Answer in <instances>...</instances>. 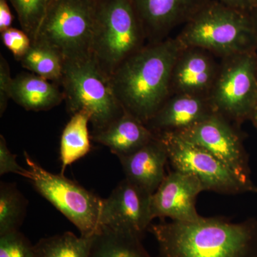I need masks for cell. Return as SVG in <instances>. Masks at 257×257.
Instances as JSON below:
<instances>
[{
  "mask_svg": "<svg viewBox=\"0 0 257 257\" xmlns=\"http://www.w3.org/2000/svg\"><path fill=\"white\" fill-rule=\"evenodd\" d=\"M178 39L148 43L111 74V87L121 105L145 125L171 95L174 65L183 49Z\"/></svg>",
  "mask_w": 257,
  "mask_h": 257,
  "instance_id": "obj_1",
  "label": "cell"
},
{
  "mask_svg": "<svg viewBox=\"0 0 257 257\" xmlns=\"http://www.w3.org/2000/svg\"><path fill=\"white\" fill-rule=\"evenodd\" d=\"M160 257H257V220L222 218L151 224Z\"/></svg>",
  "mask_w": 257,
  "mask_h": 257,
  "instance_id": "obj_2",
  "label": "cell"
},
{
  "mask_svg": "<svg viewBox=\"0 0 257 257\" xmlns=\"http://www.w3.org/2000/svg\"><path fill=\"white\" fill-rule=\"evenodd\" d=\"M184 47H197L221 59L255 52L257 30L250 13L210 0L177 37Z\"/></svg>",
  "mask_w": 257,
  "mask_h": 257,
  "instance_id": "obj_3",
  "label": "cell"
},
{
  "mask_svg": "<svg viewBox=\"0 0 257 257\" xmlns=\"http://www.w3.org/2000/svg\"><path fill=\"white\" fill-rule=\"evenodd\" d=\"M146 40L132 0H96L91 55L109 77Z\"/></svg>",
  "mask_w": 257,
  "mask_h": 257,
  "instance_id": "obj_4",
  "label": "cell"
},
{
  "mask_svg": "<svg viewBox=\"0 0 257 257\" xmlns=\"http://www.w3.org/2000/svg\"><path fill=\"white\" fill-rule=\"evenodd\" d=\"M60 84L69 113L72 115L82 109L90 113L92 134L104 130L124 114L111 87L110 77L92 55L64 61Z\"/></svg>",
  "mask_w": 257,
  "mask_h": 257,
  "instance_id": "obj_5",
  "label": "cell"
},
{
  "mask_svg": "<svg viewBox=\"0 0 257 257\" xmlns=\"http://www.w3.org/2000/svg\"><path fill=\"white\" fill-rule=\"evenodd\" d=\"M96 0H54L33 42L58 52L65 60L91 56Z\"/></svg>",
  "mask_w": 257,
  "mask_h": 257,
  "instance_id": "obj_6",
  "label": "cell"
},
{
  "mask_svg": "<svg viewBox=\"0 0 257 257\" xmlns=\"http://www.w3.org/2000/svg\"><path fill=\"white\" fill-rule=\"evenodd\" d=\"M29 179L45 198L79 229L81 236L90 237L100 229L103 199L64 177L45 170L24 152Z\"/></svg>",
  "mask_w": 257,
  "mask_h": 257,
  "instance_id": "obj_7",
  "label": "cell"
},
{
  "mask_svg": "<svg viewBox=\"0 0 257 257\" xmlns=\"http://www.w3.org/2000/svg\"><path fill=\"white\" fill-rule=\"evenodd\" d=\"M209 99L216 112L231 122L250 119L257 106V56L255 52L221 59Z\"/></svg>",
  "mask_w": 257,
  "mask_h": 257,
  "instance_id": "obj_8",
  "label": "cell"
},
{
  "mask_svg": "<svg viewBox=\"0 0 257 257\" xmlns=\"http://www.w3.org/2000/svg\"><path fill=\"white\" fill-rule=\"evenodd\" d=\"M157 135L165 143L174 170L197 177L205 190L224 194H257V186L253 182H244L228 166L202 147L186 141L175 133Z\"/></svg>",
  "mask_w": 257,
  "mask_h": 257,
  "instance_id": "obj_9",
  "label": "cell"
},
{
  "mask_svg": "<svg viewBox=\"0 0 257 257\" xmlns=\"http://www.w3.org/2000/svg\"><path fill=\"white\" fill-rule=\"evenodd\" d=\"M173 133L210 152L244 182H253L242 138L222 115L214 111L192 127Z\"/></svg>",
  "mask_w": 257,
  "mask_h": 257,
  "instance_id": "obj_10",
  "label": "cell"
},
{
  "mask_svg": "<svg viewBox=\"0 0 257 257\" xmlns=\"http://www.w3.org/2000/svg\"><path fill=\"white\" fill-rule=\"evenodd\" d=\"M152 195L126 179L121 181L110 195L103 199L101 226L143 239L154 219Z\"/></svg>",
  "mask_w": 257,
  "mask_h": 257,
  "instance_id": "obj_11",
  "label": "cell"
},
{
  "mask_svg": "<svg viewBox=\"0 0 257 257\" xmlns=\"http://www.w3.org/2000/svg\"><path fill=\"white\" fill-rule=\"evenodd\" d=\"M203 191L205 189L197 177L174 170L152 195V217H168L180 222L202 220L204 217L198 214L196 200Z\"/></svg>",
  "mask_w": 257,
  "mask_h": 257,
  "instance_id": "obj_12",
  "label": "cell"
},
{
  "mask_svg": "<svg viewBox=\"0 0 257 257\" xmlns=\"http://www.w3.org/2000/svg\"><path fill=\"white\" fill-rule=\"evenodd\" d=\"M210 0H132L149 43L162 41Z\"/></svg>",
  "mask_w": 257,
  "mask_h": 257,
  "instance_id": "obj_13",
  "label": "cell"
},
{
  "mask_svg": "<svg viewBox=\"0 0 257 257\" xmlns=\"http://www.w3.org/2000/svg\"><path fill=\"white\" fill-rule=\"evenodd\" d=\"M215 57L203 49L184 47L172 69L171 95L184 94L209 98L220 65Z\"/></svg>",
  "mask_w": 257,
  "mask_h": 257,
  "instance_id": "obj_14",
  "label": "cell"
},
{
  "mask_svg": "<svg viewBox=\"0 0 257 257\" xmlns=\"http://www.w3.org/2000/svg\"><path fill=\"white\" fill-rule=\"evenodd\" d=\"M214 111L208 97L172 94L146 126L155 135L178 133L192 127Z\"/></svg>",
  "mask_w": 257,
  "mask_h": 257,
  "instance_id": "obj_15",
  "label": "cell"
},
{
  "mask_svg": "<svg viewBox=\"0 0 257 257\" xmlns=\"http://www.w3.org/2000/svg\"><path fill=\"white\" fill-rule=\"evenodd\" d=\"M118 158L126 176L125 179L150 194L156 192L165 178L168 153L165 143L157 135L137 151Z\"/></svg>",
  "mask_w": 257,
  "mask_h": 257,
  "instance_id": "obj_16",
  "label": "cell"
},
{
  "mask_svg": "<svg viewBox=\"0 0 257 257\" xmlns=\"http://www.w3.org/2000/svg\"><path fill=\"white\" fill-rule=\"evenodd\" d=\"M156 137L146 125L125 111L109 126L91 139L107 147L116 156H125L141 148Z\"/></svg>",
  "mask_w": 257,
  "mask_h": 257,
  "instance_id": "obj_17",
  "label": "cell"
},
{
  "mask_svg": "<svg viewBox=\"0 0 257 257\" xmlns=\"http://www.w3.org/2000/svg\"><path fill=\"white\" fill-rule=\"evenodd\" d=\"M11 99L24 109L46 111L64 100L63 92L55 84L35 74H19L12 83Z\"/></svg>",
  "mask_w": 257,
  "mask_h": 257,
  "instance_id": "obj_18",
  "label": "cell"
},
{
  "mask_svg": "<svg viewBox=\"0 0 257 257\" xmlns=\"http://www.w3.org/2000/svg\"><path fill=\"white\" fill-rule=\"evenodd\" d=\"M91 114L82 109L72 115L66 125L60 140V160L62 173L69 165L86 156L91 150L90 136L88 124Z\"/></svg>",
  "mask_w": 257,
  "mask_h": 257,
  "instance_id": "obj_19",
  "label": "cell"
},
{
  "mask_svg": "<svg viewBox=\"0 0 257 257\" xmlns=\"http://www.w3.org/2000/svg\"><path fill=\"white\" fill-rule=\"evenodd\" d=\"M90 257H151L133 234L101 226L94 236Z\"/></svg>",
  "mask_w": 257,
  "mask_h": 257,
  "instance_id": "obj_20",
  "label": "cell"
},
{
  "mask_svg": "<svg viewBox=\"0 0 257 257\" xmlns=\"http://www.w3.org/2000/svg\"><path fill=\"white\" fill-rule=\"evenodd\" d=\"M94 236H77L67 231L42 238L35 244V257H90Z\"/></svg>",
  "mask_w": 257,
  "mask_h": 257,
  "instance_id": "obj_21",
  "label": "cell"
},
{
  "mask_svg": "<svg viewBox=\"0 0 257 257\" xmlns=\"http://www.w3.org/2000/svg\"><path fill=\"white\" fill-rule=\"evenodd\" d=\"M23 67L47 80L61 82L64 60L51 47L32 42L31 47L20 60Z\"/></svg>",
  "mask_w": 257,
  "mask_h": 257,
  "instance_id": "obj_22",
  "label": "cell"
},
{
  "mask_svg": "<svg viewBox=\"0 0 257 257\" xmlns=\"http://www.w3.org/2000/svg\"><path fill=\"white\" fill-rule=\"evenodd\" d=\"M26 199L14 184L0 185V236L19 231L26 214Z\"/></svg>",
  "mask_w": 257,
  "mask_h": 257,
  "instance_id": "obj_23",
  "label": "cell"
},
{
  "mask_svg": "<svg viewBox=\"0 0 257 257\" xmlns=\"http://www.w3.org/2000/svg\"><path fill=\"white\" fill-rule=\"evenodd\" d=\"M14 7L23 31L28 34L32 42L36 39L37 32L47 10L54 0H8Z\"/></svg>",
  "mask_w": 257,
  "mask_h": 257,
  "instance_id": "obj_24",
  "label": "cell"
},
{
  "mask_svg": "<svg viewBox=\"0 0 257 257\" xmlns=\"http://www.w3.org/2000/svg\"><path fill=\"white\" fill-rule=\"evenodd\" d=\"M0 257H35V245L19 231L0 236Z\"/></svg>",
  "mask_w": 257,
  "mask_h": 257,
  "instance_id": "obj_25",
  "label": "cell"
},
{
  "mask_svg": "<svg viewBox=\"0 0 257 257\" xmlns=\"http://www.w3.org/2000/svg\"><path fill=\"white\" fill-rule=\"evenodd\" d=\"M3 44L11 51L15 58L20 61L32 45V40L23 30L10 28L1 32Z\"/></svg>",
  "mask_w": 257,
  "mask_h": 257,
  "instance_id": "obj_26",
  "label": "cell"
},
{
  "mask_svg": "<svg viewBox=\"0 0 257 257\" xmlns=\"http://www.w3.org/2000/svg\"><path fill=\"white\" fill-rule=\"evenodd\" d=\"M14 173L27 178L28 170L20 167L16 160V155H13L8 149L5 139L0 136V175Z\"/></svg>",
  "mask_w": 257,
  "mask_h": 257,
  "instance_id": "obj_27",
  "label": "cell"
},
{
  "mask_svg": "<svg viewBox=\"0 0 257 257\" xmlns=\"http://www.w3.org/2000/svg\"><path fill=\"white\" fill-rule=\"evenodd\" d=\"M13 78L10 74V66L3 56L0 57V114H3L11 99L12 83Z\"/></svg>",
  "mask_w": 257,
  "mask_h": 257,
  "instance_id": "obj_28",
  "label": "cell"
},
{
  "mask_svg": "<svg viewBox=\"0 0 257 257\" xmlns=\"http://www.w3.org/2000/svg\"><path fill=\"white\" fill-rule=\"evenodd\" d=\"M13 22V16L8 0H0V32L12 28Z\"/></svg>",
  "mask_w": 257,
  "mask_h": 257,
  "instance_id": "obj_29",
  "label": "cell"
},
{
  "mask_svg": "<svg viewBox=\"0 0 257 257\" xmlns=\"http://www.w3.org/2000/svg\"><path fill=\"white\" fill-rule=\"evenodd\" d=\"M218 1L234 9L246 12L250 14L254 8L250 0H218Z\"/></svg>",
  "mask_w": 257,
  "mask_h": 257,
  "instance_id": "obj_30",
  "label": "cell"
},
{
  "mask_svg": "<svg viewBox=\"0 0 257 257\" xmlns=\"http://www.w3.org/2000/svg\"><path fill=\"white\" fill-rule=\"evenodd\" d=\"M251 18H252L253 24H254L255 28H256L257 30V6L255 7L252 11H251Z\"/></svg>",
  "mask_w": 257,
  "mask_h": 257,
  "instance_id": "obj_31",
  "label": "cell"
},
{
  "mask_svg": "<svg viewBox=\"0 0 257 257\" xmlns=\"http://www.w3.org/2000/svg\"><path fill=\"white\" fill-rule=\"evenodd\" d=\"M250 120H251L253 124L254 125L255 127H256L257 130V106L256 109H255V110L253 111L252 114H251Z\"/></svg>",
  "mask_w": 257,
  "mask_h": 257,
  "instance_id": "obj_32",
  "label": "cell"
},
{
  "mask_svg": "<svg viewBox=\"0 0 257 257\" xmlns=\"http://www.w3.org/2000/svg\"><path fill=\"white\" fill-rule=\"evenodd\" d=\"M250 1H251V3H252V4L253 5V6H254V8L255 7L257 6V0H250Z\"/></svg>",
  "mask_w": 257,
  "mask_h": 257,
  "instance_id": "obj_33",
  "label": "cell"
}]
</instances>
